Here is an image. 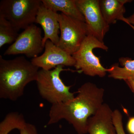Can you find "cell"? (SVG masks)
<instances>
[{"instance_id":"6da1fadb","label":"cell","mask_w":134,"mask_h":134,"mask_svg":"<svg viewBox=\"0 0 134 134\" xmlns=\"http://www.w3.org/2000/svg\"><path fill=\"white\" fill-rule=\"evenodd\" d=\"M74 98L52 105L47 125L64 119L72 125L78 134L87 133V121L103 104L104 90L87 82L79 88Z\"/></svg>"},{"instance_id":"7a4b0ae2","label":"cell","mask_w":134,"mask_h":134,"mask_svg":"<svg viewBox=\"0 0 134 134\" xmlns=\"http://www.w3.org/2000/svg\"><path fill=\"white\" fill-rule=\"evenodd\" d=\"M38 69L24 56L7 60L0 55V98L17 100L26 85L36 81Z\"/></svg>"},{"instance_id":"3957f363","label":"cell","mask_w":134,"mask_h":134,"mask_svg":"<svg viewBox=\"0 0 134 134\" xmlns=\"http://www.w3.org/2000/svg\"><path fill=\"white\" fill-rule=\"evenodd\" d=\"M64 66H59L51 70H39L36 82L40 95L52 105L66 102L75 97L70 91L71 86L65 85L60 77Z\"/></svg>"},{"instance_id":"277c9868","label":"cell","mask_w":134,"mask_h":134,"mask_svg":"<svg viewBox=\"0 0 134 134\" xmlns=\"http://www.w3.org/2000/svg\"><path fill=\"white\" fill-rule=\"evenodd\" d=\"M42 3L40 0H2L0 15L6 18L18 31L36 23Z\"/></svg>"},{"instance_id":"5b68a950","label":"cell","mask_w":134,"mask_h":134,"mask_svg":"<svg viewBox=\"0 0 134 134\" xmlns=\"http://www.w3.org/2000/svg\"><path fill=\"white\" fill-rule=\"evenodd\" d=\"M95 48L108 51V48L104 42L88 34L85 39L80 48L72 55L75 60L74 67L79 73L83 72L90 76H96L104 77L109 70L100 63V59L93 53Z\"/></svg>"},{"instance_id":"8992f818","label":"cell","mask_w":134,"mask_h":134,"mask_svg":"<svg viewBox=\"0 0 134 134\" xmlns=\"http://www.w3.org/2000/svg\"><path fill=\"white\" fill-rule=\"evenodd\" d=\"M58 20L60 34L57 46L72 55L88 35L86 23L62 13L58 14Z\"/></svg>"},{"instance_id":"52a82bcc","label":"cell","mask_w":134,"mask_h":134,"mask_svg":"<svg viewBox=\"0 0 134 134\" xmlns=\"http://www.w3.org/2000/svg\"><path fill=\"white\" fill-rule=\"evenodd\" d=\"M43 38L41 29L32 24L19 34L15 41L5 51L4 55L23 54L32 59L38 57L44 48Z\"/></svg>"},{"instance_id":"ba28073f","label":"cell","mask_w":134,"mask_h":134,"mask_svg":"<svg viewBox=\"0 0 134 134\" xmlns=\"http://www.w3.org/2000/svg\"><path fill=\"white\" fill-rule=\"evenodd\" d=\"M76 5L85 18L88 34L101 42L110 29L103 18L99 0H76Z\"/></svg>"},{"instance_id":"9c48e42d","label":"cell","mask_w":134,"mask_h":134,"mask_svg":"<svg viewBox=\"0 0 134 134\" xmlns=\"http://www.w3.org/2000/svg\"><path fill=\"white\" fill-rule=\"evenodd\" d=\"M44 52L40 56L32 58V63L44 70H51L59 66H74L75 60L71 54L61 49L50 40L46 41Z\"/></svg>"},{"instance_id":"30bf717a","label":"cell","mask_w":134,"mask_h":134,"mask_svg":"<svg viewBox=\"0 0 134 134\" xmlns=\"http://www.w3.org/2000/svg\"><path fill=\"white\" fill-rule=\"evenodd\" d=\"M58 13L46 8L43 3L39 8L36 16V23L40 25L44 32L43 45L47 40H50L55 45L59 40V23L58 20Z\"/></svg>"},{"instance_id":"8fae6325","label":"cell","mask_w":134,"mask_h":134,"mask_svg":"<svg viewBox=\"0 0 134 134\" xmlns=\"http://www.w3.org/2000/svg\"><path fill=\"white\" fill-rule=\"evenodd\" d=\"M113 111L104 103L87 121V133L89 134H117L113 121Z\"/></svg>"},{"instance_id":"7c38bea8","label":"cell","mask_w":134,"mask_h":134,"mask_svg":"<svg viewBox=\"0 0 134 134\" xmlns=\"http://www.w3.org/2000/svg\"><path fill=\"white\" fill-rule=\"evenodd\" d=\"M132 1L130 0H99L101 13L107 24H114L117 20H120L128 24L127 18L124 16L126 12L125 5Z\"/></svg>"},{"instance_id":"4fadbf2b","label":"cell","mask_w":134,"mask_h":134,"mask_svg":"<svg viewBox=\"0 0 134 134\" xmlns=\"http://www.w3.org/2000/svg\"><path fill=\"white\" fill-rule=\"evenodd\" d=\"M46 8L85 22V18L76 5V0H42ZM58 13V12H57Z\"/></svg>"},{"instance_id":"5bb4252c","label":"cell","mask_w":134,"mask_h":134,"mask_svg":"<svg viewBox=\"0 0 134 134\" xmlns=\"http://www.w3.org/2000/svg\"><path fill=\"white\" fill-rule=\"evenodd\" d=\"M119 61L122 67L117 64L113 65L108 72V76L114 79L125 80L134 77V60L127 57H121Z\"/></svg>"},{"instance_id":"9a60e30c","label":"cell","mask_w":134,"mask_h":134,"mask_svg":"<svg viewBox=\"0 0 134 134\" xmlns=\"http://www.w3.org/2000/svg\"><path fill=\"white\" fill-rule=\"evenodd\" d=\"M26 123L21 114L16 112L9 113L0 123V134H8L15 129L20 130Z\"/></svg>"},{"instance_id":"2e32d148","label":"cell","mask_w":134,"mask_h":134,"mask_svg":"<svg viewBox=\"0 0 134 134\" xmlns=\"http://www.w3.org/2000/svg\"><path fill=\"white\" fill-rule=\"evenodd\" d=\"M19 31L6 18L0 15V48L16 40Z\"/></svg>"},{"instance_id":"e0dca14e","label":"cell","mask_w":134,"mask_h":134,"mask_svg":"<svg viewBox=\"0 0 134 134\" xmlns=\"http://www.w3.org/2000/svg\"><path fill=\"white\" fill-rule=\"evenodd\" d=\"M113 121L115 127L117 134H126L123 128L122 115L119 110L113 111Z\"/></svg>"},{"instance_id":"ac0fdd59","label":"cell","mask_w":134,"mask_h":134,"mask_svg":"<svg viewBox=\"0 0 134 134\" xmlns=\"http://www.w3.org/2000/svg\"><path fill=\"white\" fill-rule=\"evenodd\" d=\"M20 134H38L35 125L27 123L23 128L19 130Z\"/></svg>"},{"instance_id":"d6986e66","label":"cell","mask_w":134,"mask_h":134,"mask_svg":"<svg viewBox=\"0 0 134 134\" xmlns=\"http://www.w3.org/2000/svg\"><path fill=\"white\" fill-rule=\"evenodd\" d=\"M127 128L130 134H134V117L130 118L127 124Z\"/></svg>"},{"instance_id":"ffe728a7","label":"cell","mask_w":134,"mask_h":134,"mask_svg":"<svg viewBox=\"0 0 134 134\" xmlns=\"http://www.w3.org/2000/svg\"><path fill=\"white\" fill-rule=\"evenodd\" d=\"M125 82L129 86L134 95V77L124 80Z\"/></svg>"},{"instance_id":"44dd1931","label":"cell","mask_w":134,"mask_h":134,"mask_svg":"<svg viewBox=\"0 0 134 134\" xmlns=\"http://www.w3.org/2000/svg\"><path fill=\"white\" fill-rule=\"evenodd\" d=\"M127 19L129 25H132L134 26V13L130 16L127 18Z\"/></svg>"},{"instance_id":"7402d4cb","label":"cell","mask_w":134,"mask_h":134,"mask_svg":"<svg viewBox=\"0 0 134 134\" xmlns=\"http://www.w3.org/2000/svg\"><path fill=\"white\" fill-rule=\"evenodd\" d=\"M130 26H131V27H132V29H133L134 31V26H133V25H130Z\"/></svg>"}]
</instances>
